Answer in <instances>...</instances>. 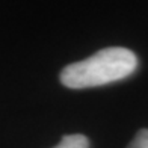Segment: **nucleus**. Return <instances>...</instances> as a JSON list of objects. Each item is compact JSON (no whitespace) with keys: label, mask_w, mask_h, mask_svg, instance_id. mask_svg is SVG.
Segmentation results:
<instances>
[{"label":"nucleus","mask_w":148,"mask_h":148,"mask_svg":"<svg viewBox=\"0 0 148 148\" xmlns=\"http://www.w3.org/2000/svg\"><path fill=\"white\" fill-rule=\"evenodd\" d=\"M55 148H89V140L83 134H70L64 136Z\"/></svg>","instance_id":"nucleus-2"},{"label":"nucleus","mask_w":148,"mask_h":148,"mask_svg":"<svg viewBox=\"0 0 148 148\" xmlns=\"http://www.w3.org/2000/svg\"><path fill=\"white\" fill-rule=\"evenodd\" d=\"M127 148H148V129L139 130Z\"/></svg>","instance_id":"nucleus-3"},{"label":"nucleus","mask_w":148,"mask_h":148,"mask_svg":"<svg viewBox=\"0 0 148 148\" xmlns=\"http://www.w3.org/2000/svg\"><path fill=\"white\" fill-rule=\"evenodd\" d=\"M138 68L136 55L124 47H107L88 59L70 64L60 73V82L70 89L95 88L119 82Z\"/></svg>","instance_id":"nucleus-1"}]
</instances>
